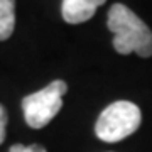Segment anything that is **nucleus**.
Here are the masks:
<instances>
[{
    "label": "nucleus",
    "instance_id": "obj_3",
    "mask_svg": "<svg viewBox=\"0 0 152 152\" xmlns=\"http://www.w3.org/2000/svg\"><path fill=\"white\" fill-rule=\"evenodd\" d=\"M68 91V85L63 80L49 83L46 88L31 93L22 100L24 118L29 127L42 129L59 113L63 107V96Z\"/></svg>",
    "mask_w": 152,
    "mask_h": 152
},
{
    "label": "nucleus",
    "instance_id": "obj_5",
    "mask_svg": "<svg viewBox=\"0 0 152 152\" xmlns=\"http://www.w3.org/2000/svg\"><path fill=\"white\" fill-rule=\"evenodd\" d=\"M15 27V0H0V41H7Z\"/></svg>",
    "mask_w": 152,
    "mask_h": 152
},
{
    "label": "nucleus",
    "instance_id": "obj_4",
    "mask_svg": "<svg viewBox=\"0 0 152 152\" xmlns=\"http://www.w3.org/2000/svg\"><path fill=\"white\" fill-rule=\"evenodd\" d=\"M105 2L107 0H63L61 15L68 24H81L90 20Z\"/></svg>",
    "mask_w": 152,
    "mask_h": 152
},
{
    "label": "nucleus",
    "instance_id": "obj_7",
    "mask_svg": "<svg viewBox=\"0 0 152 152\" xmlns=\"http://www.w3.org/2000/svg\"><path fill=\"white\" fill-rule=\"evenodd\" d=\"M5 129H7V112L0 105V144L5 140Z\"/></svg>",
    "mask_w": 152,
    "mask_h": 152
},
{
    "label": "nucleus",
    "instance_id": "obj_2",
    "mask_svg": "<svg viewBox=\"0 0 152 152\" xmlns=\"http://www.w3.org/2000/svg\"><path fill=\"white\" fill-rule=\"evenodd\" d=\"M142 122L140 108L132 102L120 100L108 105L100 113L95 125V132L100 140L118 142L132 135Z\"/></svg>",
    "mask_w": 152,
    "mask_h": 152
},
{
    "label": "nucleus",
    "instance_id": "obj_6",
    "mask_svg": "<svg viewBox=\"0 0 152 152\" xmlns=\"http://www.w3.org/2000/svg\"><path fill=\"white\" fill-rule=\"evenodd\" d=\"M9 152H48L42 145L32 144V145H22V144H14L9 149Z\"/></svg>",
    "mask_w": 152,
    "mask_h": 152
},
{
    "label": "nucleus",
    "instance_id": "obj_1",
    "mask_svg": "<svg viewBox=\"0 0 152 152\" xmlns=\"http://www.w3.org/2000/svg\"><path fill=\"white\" fill-rule=\"evenodd\" d=\"M107 24L113 32V48L118 54L137 53L140 58L152 56V31L127 5L113 4L108 10Z\"/></svg>",
    "mask_w": 152,
    "mask_h": 152
}]
</instances>
